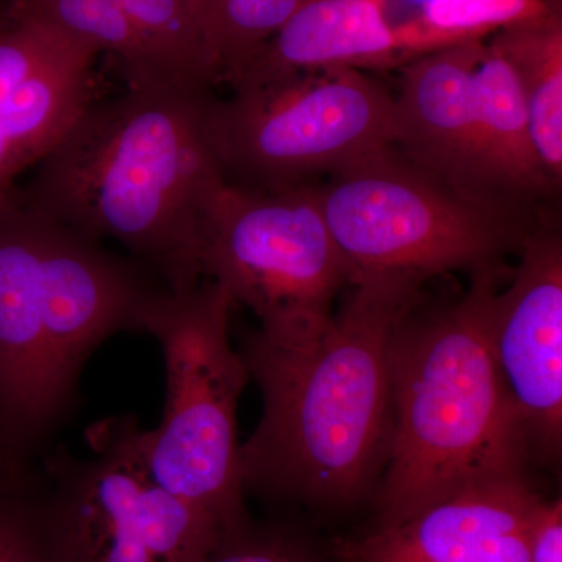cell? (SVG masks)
Masks as SVG:
<instances>
[{
	"mask_svg": "<svg viewBox=\"0 0 562 562\" xmlns=\"http://www.w3.org/2000/svg\"><path fill=\"white\" fill-rule=\"evenodd\" d=\"M427 277L364 272L316 342L241 349L262 414L239 450L244 492L273 503L342 509L373 494L391 432V349Z\"/></svg>",
	"mask_w": 562,
	"mask_h": 562,
	"instance_id": "1",
	"label": "cell"
},
{
	"mask_svg": "<svg viewBox=\"0 0 562 562\" xmlns=\"http://www.w3.org/2000/svg\"><path fill=\"white\" fill-rule=\"evenodd\" d=\"M213 99L181 85L92 99L18 198L69 231L122 244L165 290H192L203 280V221L227 183L210 139Z\"/></svg>",
	"mask_w": 562,
	"mask_h": 562,
	"instance_id": "2",
	"label": "cell"
},
{
	"mask_svg": "<svg viewBox=\"0 0 562 562\" xmlns=\"http://www.w3.org/2000/svg\"><path fill=\"white\" fill-rule=\"evenodd\" d=\"M16 187V184H14ZM0 192V471L31 469L79 405L85 366L138 331L161 283L144 266Z\"/></svg>",
	"mask_w": 562,
	"mask_h": 562,
	"instance_id": "3",
	"label": "cell"
},
{
	"mask_svg": "<svg viewBox=\"0 0 562 562\" xmlns=\"http://www.w3.org/2000/svg\"><path fill=\"white\" fill-rule=\"evenodd\" d=\"M506 271L471 276L457 301L427 294L391 349V432L376 490V528L392 527L465 487L524 479L527 432L492 357L487 305Z\"/></svg>",
	"mask_w": 562,
	"mask_h": 562,
	"instance_id": "4",
	"label": "cell"
},
{
	"mask_svg": "<svg viewBox=\"0 0 562 562\" xmlns=\"http://www.w3.org/2000/svg\"><path fill=\"white\" fill-rule=\"evenodd\" d=\"M233 306L224 288L203 279L190 291L155 292L138 325L160 347L166 379L160 424L140 427V452L162 487L211 514L225 532L251 519L236 422L250 375L232 346Z\"/></svg>",
	"mask_w": 562,
	"mask_h": 562,
	"instance_id": "5",
	"label": "cell"
},
{
	"mask_svg": "<svg viewBox=\"0 0 562 562\" xmlns=\"http://www.w3.org/2000/svg\"><path fill=\"white\" fill-rule=\"evenodd\" d=\"M143 425L106 417L85 432L90 454L52 446L33 465L54 562H205L224 528L162 487L140 452Z\"/></svg>",
	"mask_w": 562,
	"mask_h": 562,
	"instance_id": "6",
	"label": "cell"
},
{
	"mask_svg": "<svg viewBox=\"0 0 562 562\" xmlns=\"http://www.w3.org/2000/svg\"><path fill=\"white\" fill-rule=\"evenodd\" d=\"M203 279L260 321L273 346L302 349L327 330L360 273L333 238L314 188L246 190L225 183L201 235Z\"/></svg>",
	"mask_w": 562,
	"mask_h": 562,
	"instance_id": "7",
	"label": "cell"
},
{
	"mask_svg": "<svg viewBox=\"0 0 562 562\" xmlns=\"http://www.w3.org/2000/svg\"><path fill=\"white\" fill-rule=\"evenodd\" d=\"M333 238L358 273L505 271L524 231L508 209L479 202L422 171L392 147L333 173L316 190Z\"/></svg>",
	"mask_w": 562,
	"mask_h": 562,
	"instance_id": "8",
	"label": "cell"
},
{
	"mask_svg": "<svg viewBox=\"0 0 562 562\" xmlns=\"http://www.w3.org/2000/svg\"><path fill=\"white\" fill-rule=\"evenodd\" d=\"M209 133L228 184L280 190L392 149L394 98L364 70H306L214 98Z\"/></svg>",
	"mask_w": 562,
	"mask_h": 562,
	"instance_id": "9",
	"label": "cell"
},
{
	"mask_svg": "<svg viewBox=\"0 0 562 562\" xmlns=\"http://www.w3.org/2000/svg\"><path fill=\"white\" fill-rule=\"evenodd\" d=\"M487 338L522 420L532 461L558 462L562 447V239L532 231L505 291L487 305Z\"/></svg>",
	"mask_w": 562,
	"mask_h": 562,
	"instance_id": "10",
	"label": "cell"
},
{
	"mask_svg": "<svg viewBox=\"0 0 562 562\" xmlns=\"http://www.w3.org/2000/svg\"><path fill=\"white\" fill-rule=\"evenodd\" d=\"M543 497L530 476L465 487L392 527L336 542L339 562H530Z\"/></svg>",
	"mask_w": 562,
	"mask_h": 562,
	"instance_id": "11",
	"label": "cell"
},
{
	"mask_svg": "<svg viewBox=\"0 0 562 562\" xmlns=\"http://www.w3.org/2000/svg\"><path fill=\"white\" fill-rule=\"evenodd\" d=\"M484 43L458 44L403 65L392 147L453 190L508 209L487 191L476 149L472 80Z\"/></svg>",
	"mask_w": 562,
	"mask_h": 562,
	"instance_id": "12",
	"label": "cell"
},
{
	"mask_svg": "<svg viewBox=\"0 0 562 562\" xmlns=\"http://www.w3.org/2000/svg\"><path fill=\"white\" fill-rule=\"evenodd\" d=\"M403 65L401 43L375 0H308L228 85L236 90L306 70H372Z\"/></svg>",
	"mask_w": 562,
	"mask_h": 562,
	"instance_id": "13",
	"label": "cell"
},
{
	"mask_svg": "<svg viewBox=\"0 0 562 562\" xmlns=\"http://www.w3.org/2000/svg\"><path fill=\"white\" fill-rule=\"evenodd\" d=\"M476 149L492 198H532L553 188L532 146L530 122L516 74L490 40L473 70ZM508 206V205H505Z\"/></svg>",
	"mask_w": 562,
	"mask_h": 562,
	"instance_id": "14",
	"label": "cell"
},
{
	"mask_svg": "<svg viewBox=\"0 0 562 562\" xmlns=\"http://www.w3.org/2000/svg\"><path fill=\"white\" fill-rule=\"evenodd\" d=\"M94 63H77L41 74L0 101V192L38 165L65 138L94 99Z\"/></svg>",
	"mask_w": 562,
	"mask_h": 562,
	"instance_id": "15",
	"label": "cell"
},
{
	"mask_svg": "<svg viewBox=\"0 0 562 562\" xmlns=\"http://www.w3.org/2000/svg\"><path fill=\"white\" fill-rule=\"evenodd\" d=\"M509 61L520 92L532 146L553 188L562 179V5L509 25L487 38Z\"/></svg>",
	"mask_w": 562,
	"mask_h": 562,
	"instance_id": "16",
	"label": "cell"
},
{
	"mask_svg": "<svg viewBox=\"0 0 562 562\" xmlns=\"http://www.w3.org/2000/svg\"><path fill=\"white\" fill-rule=\"evenodd\" d=\"M168 79L213 91L220 65L202 0H114Z\"/></svg>",
	"mask_w": 562,
	"mask_h": 562,
	"instance_id": "17",
	"label": "cell"
},
{
	"mask_svg": "<svg viewBox=\"0 0 562 562\" xmlns=\"http://www.w3.org/2000/svg\"><path fill=\"white\" fill-rule=\"evenodd\" d=\"M13 11L43 18L91 44L99 54L113 55L124 69L128 87L177 85L151 58L127 14L114 0H14Z\"/></svg>",
	"mask_w": 562,
	"mask_h": 562,
	"instance_id": "18",
	"label": "cell"
},
{
	"mask_svg": "<svg viewBox=\"0 0 562 562\" xmlns=\"http://www.w3.org/2000/svg\"><path fill=\"white\" fill-rule=\"evenodd\" d=\"M553 0H432L401 36L405 65L422 55L486 41L494 33L546 13Z\"/></svg>",
	"mask_w": 562,
	"mask_h": 562,
	"instance_id": "19",
	"label": "cell"
},
{
	"mask_svg": "<svg viewBox=\"0 0 562 562\" xmlns=\"http://www.w3.org/2000/svg\"><path fill=\"white\" fill-rule=\"evenodd\" d=\"M99 52L57 25L33 14H10L0 31V101L41 74L77 63H94Z\"/></svg>",
	"mask_w": 562,
	"mask_h": 562,
	"instance_id": "20",
	"label": "cell"
},
{
	"mask_svg": "<svg viewBox=\"0 0 562 562\" xmlns=\"http://www.w3.org/2000/svg\"><path fill=\"white\" fill-rule=\"evenodd\" d=\"M308 0H202L221 81L231 83L262 44Z\"/></svg>",
	"mask_w": 562,
	"mask_h": 562,
	"instance_id": "21",
	"label": "cell"
},
{
	"mask_svg": "<svg viewBox=\"0 0 562 562\" xmlns=\"http://www.w3.org/2000/svg\"><path fill=\"white\" fill-rule=\"evenodd\" d=\"M205 562H331L316 541L288 520L250 519L225 532Z\"/></svg>",
	"mask_w": 562,
	"mask_h": 562,
	"instance_id": "22",
	"label": "cell"
},
{
	"mask_svg": "<svg viewBox=\"0 0 562 562\" xmlns=\"http://www.w3.org/2000/svg\"><path fill=\"white\" fill-rule=\"evenodd\" d=\"M0 562H54L41 527L32 471L0 472Z\"/></svg>",
	"mask_w": 562,
	"mask_h": 562,
	"instance_id": "23",
	"label": "cell"
},
{
	"mask_svg": "<svg viewBox=\"0 0 562 562\" xmlns=\"http://www.w3.org/2000/svg\"><path fill=\"white\" fill-rule=\"evenodd\" d=\"M530 562H562V502L543 498L532 525Z\"/></svg>",
	"mask_w": 562,
	"mask_h": 562,
	"instance_id": "24",
	"label": "cell"
},
{
	"mask_svg": "<svg viewBox=\"0 0 562 562\" xmlns=\"http://www.w3.org/2000/svg\"><path fill=\"white\" fill-rule=\"evenodd\" d=\"M432 0H375L384 22L397 36L398 43L403 33L408 32L424 16Z\"/></svg>",
	"mask_w": 562,
	"mask_h": 562,
	"instance_id": "25",
	"label": "cell"
},
{
	"mask_svg": "<svg viewBox=\"0 0 562 562\" xmlns=\"http://www.w3.org/2000/svg\"><path fill=\"white\" fill-rule=\"evenodd\" d=\"M14 0H0V31L10 22L11 9H13Z\"/></svg>",
	"mask_w": 562,
	"mask_h": 562,
	"instance_id": "26",
	"label": "cell"
}]
</instances>
